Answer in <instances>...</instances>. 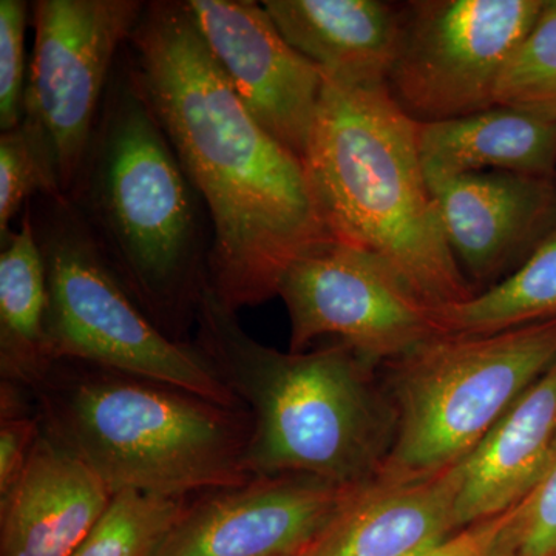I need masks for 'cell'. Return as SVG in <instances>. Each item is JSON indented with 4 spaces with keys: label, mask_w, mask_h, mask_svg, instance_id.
Masks as SVG:
<instances>
[{
    "label": "cell",
    "mask_w": 556,
    "mask_h": 556,
    "mask_svg": "<svg viewBox=\"0 0 556 556\" xmlns=\"http://www.w3.org/2000/svg\"><path fill=\"white\" fill-rule=\"evenodd\" d=\"M356 486L273 475L203 493L189 501L153 556L303 554Z\"/></svg>",
    "instance_id": "8fae6325"
},
{
    "label": "cell",
    "mask_w": 556,
    "mask_h": 556,
    "mask_svg": "<svg viewBox=\"0 0 556 556\" xmlns=\"http://www.w3.org/2000/svg\"><path fill=\"white\" fill-rule=\"evenodd\" d=\"M522 503L496 517L475 522L420 556H519Z\"/></svg>",
    "instance_id": "d4e9b609"
},
{
    "label": "cell",
    "mask_w": 556,
    "mask_h": 556,
    "mask_svg": "<svg viewBox=\"0 0 556 556\" xmlns=\"http://www.w3.org/2000/svg\"><path fill=\"white\" fill-rule=\"evenodd\" d=\"M546 0H413L402 3L387 89L416 123L496 105L504 70Z\"/></svg>",
    "instance_id": "ba28073f"
},
{
    "label": "cell",
    "mask_w": 556,
    "mask_h": 556,
    "mask_svg": "<svg viewBox=\"0 0 556 556\" xmlns=\"http://www.w3.org/2000/svg\"><path fill=\"white\" fill-rule=\"evenodd\" d=\"M496 104L556 121V0H546L532 31L508 62Z\"/></svg>",
    "instance_id": "603a6c76"
},
{
    "label": "cell",
    "mask_w": 556,
    "mask_h": 556,
    "mask_svg": "<svg viewBox=\"0 0 556 556\" xmlns=\"http://www.w3.org/2000/svg\"><path fill=\"white\" fill-rule=\"evenodd\" d=\"M463 463L428 477L358 484L302 556H420L463 530Z\"/></svg>",
    "instance_id": "5bb4252c"
},
{
    "label": "cell",
    "mask_w": 556,
    "mask_h": 556,
    "mask_svg": "<svg viewBox=\"0 0 556 556\" xmlns=\"http://www.w3.org/2000/svg\"><path fill=\"white\" fill-rule=\"evenodd\" d=\"M277 298L288 311L292 353L328 336L383 365L442 334L434 309L413 294L396 270L342 240L292 263Z\"/></svg>",
    "instance_id": "30bf717a"
},
{
    "label": "cell",
    "mask_w": 556,
    "mask_h": 556,
    "mask_svg": "<svg viewBox=\"0 0 556 556\" xmlns=\"http://www.w3.org/2000/svg\"><path fill=\"white\" fill-rule=\"evenodd\" d=\"M31 21V3L0 0V130L21 124L25 116V30Z\"/></svg>",
    "instance_id": "cb8c5ba5"
},
{
    "label": "cell",
    "mask_w": 556,
    "mask_h": 556,
    "mask_svg": "<svg viewBox=\"0 0 556 556\" xmlns=\"http://www.w3.org/2000/svg\"><path fill=\"white\" fill-rule=\"evenodd\" d=\"M126 54L211 215L208 288L236 313L277 298L292 263L338 240L305 164L251 115L185 0L146 3Z\"/></svg>",
    "instance_id": "6da1fadb"
},
{
    "label": "cell",
    "mask_w": 556,
    "mask_h": 556,
    "mask_svg": "<svg viewBox=\"0 0 556 556\" xmlns=\"http://www.w3.org/2000/svg\"><path fill=\"white\" fill-rule=\"evenodd\" d=\"M25 207L46 270V331L54 362H84L243 408L193 340L170 339L139 308L75 201L54 193Z\"/></svg>",
    "instance_id": "52a82bcc"
},
{
    "label": "cell",
    "mask_w": 556,
    "mask_h": 556,
    "mask_svg": "<svg viewBox=\"0 0 556 556\" xmlns=\"http://www.w3.org/2000/svg\"><path fill=\"white\" fill-rule=\"evenodd\" d=\"M68 197L139 308L170 339L192 342L189 332L211 280L214 226L126 47Z\"/></svg>",
    "instance_id": "7a4b0ae2"
},
{
    "label": "cell",
    "mask_w": 556,
    "mask_h": 556,
    "mask_svg": "<svg viewBox=\"0 0 556 556\" xmlns=\"http://www.w3.org/2000/svg\"><path fill=\"white\" fill-rule=\"evenodd\" d=\"M212 58L251 115L305 159L327 76L292 49L263 3L185 0Z\"/></svg>",
    "instance_id": "7c38bea8"
},
{
    "label": "cell",
    "mask_w": 556,
    "mask_h": 556,
    "mask_svg": "<svg viewBox=\"0 0 556 556\" xmlns=\"http://www.w3.org/2000/svg\"><path fill=\"white\" fill-rule=\"evenodd\" d=\"M417 126L387 84L327 76L303 164L332 236L378 255L416 298L442 309L477 292L445 239Z\"/></svg>",
    "instance_id": "277c9868"
},
{
    "label": "cell",
    "mask_w": 556,
    "mask_h": 556,
    "mask_svg": "<svg viewBox=\"0 0 556 556\" xmlns=\"http://www.w3.org/2000/svg\"><path fill=\"white\" fill-rule=\"evenodd\" d=\"M519 556H556V453L535 490L522 501Z\"/></svg>",
    "instance_id": "484cf974"
},
{
    "label": "cell",
    "mask_w": 556,
    "mask_h": 556,
    "mask_svg": "<svg viewBox=\"0 0 556 556\" xmlns=\"http://www.w3.org/2000/svg\"><path fill=\"white\" fill-rule=\"evenodd\" d=\"M62 193L49 139L27 118L0 135V240L38 195Z\"/></svg>",
    "instance_id": "7402d4cb"
},
{
    "label": "cell",
    "mask_w": 556,
    "mask_h": 556,
    "mask_svg": "<svg viewBox=\"0 0 556 556\" xmlns=\"http://www.w3.org/2000/svg\"><path fill=\"white\" fill-rule=\"evenodd\" d=\"M193 331L251 419L249 477L306 475L358 485L379 473L394 434L382 365L338 340L302 353L263 345L211 288Z\"/></svg>",
    "instance_id": "3957f363"
},
{
    "label": "cell",
    "mask_w": 556,
    "mask_h": 556,
    "mask_svg": "<svg viewBox=\"0 0 556 556\" xmlns=\"http://www.w3.org/2000/svg\"><path fill=\"white\" fill-rule=\"evenodd\" d=\"M46 270L30 214L0 240V378L30 390L54 362L46 331Z\"/></svg>",
    "instance_id": "d6986e66"
},
{
    "label": "cell",
    "mask_w": 556,
    "mask_h": 556,
    "mask_svg": "<svg viewBox=\"0 0 556 556\" xmlns=\"http://www.w3.org/2000/svg\"><path fill=\"white\" fill-rule=\"evenodd\" d=\"M115 493L42 427L20 482L0 501V556H72Z\"/></svg>",
    "instance_id": "9a60e30c"
},
{
    "label": "cell",
    "mask_w": 556,
    "mask_h": 556,
    "mask_svg": "<svg viewBox=\"0 0 556 556\" xmlns=\"http://www.w3.org/2000/svg\"><path fill=\"white\" fill-rule=\"evenodd\" d=\"M447 334H493L556 318V225L510 276L473 298L434 309Z\"/></svg>",
    "instance_id": "ffe728a7"
},
{
    "label": "cell",
    "mask_w": 556,
    "mask_h": 556,
    "mask_svg": "<svg viewBox=\"0 0 556 556\" xmlns=\"http://www.w3.org/2000/svg\"><path fill=\"white\" fill-rule=\"evenodd\" d=\"M420 160L426 177L471 172H511L556 178V121L511 105L460 118L419 123Z\"/></svg>",
    "instance_id": "ac0fdd59"
},
{
    "label": "cell",
    "mask_w": 556,
    "mask_h": 556,
    "mask_svg": "<svg viewBox=\"0 0 556 556\" xmlns=\"http://www.w3.org/2000/svg\"><path fill=\"white\" fill-rule=\"evenodd\" d=\"M141 0H36L25 116L49 139L62 193L78 185L113 70Z\"/></svg>",
    "instance_id": "9c48e42d"
},
{
    "label": "cell",
    "mask_w": 556,
    "mask_h": 556,
    "mask_svg": "<svg viewBox=\"0 0 556 556\" xmlns=\"http://www.w3.org/2000/svg\"><path fill=\"white\" fill-rule=\"evenodd\" d=\"M190 497L115 493L90 535L72 556H153Z\"/></svg>",
    "instance_id": "44dd1931"
},
{
    "label": "cell",
    "mask_w": 556,
    "mask_h": 556,
    "mask_svg": "<svg viewBox=\"0 0 556 556\" xmlns=\"http://www.w3.org/2000/svg\"><path fill=\"white\" fill-rule=\"evenodd\" d=\"M556 361V318L493 334H442L387 362L394 434L379 477H428L463 463Z\"/></svg>",
    "instance_id": "8992f818"
},
{
    "label": "cell",
    "mask_w": 556,
    "mask_h": 556,
    "mask_svg": "<svg viewBox=\"0 0 556 556\" xmlns=\"http://www.w3.org/2000/svg\"><path fill=\"white\" fill-rule=\"evenodd\" d=\"M289 46L328 78L387 84L401 35L402 3L382 0H265Z\"/></svg>",
    "instance_id": "e0dca14e"
},
{
    "label": "cell",
    "mask_w": 556,
    "mask_h": 556,
    "mask_svg": "<svg viewBox=\"0 0 556 556\" xmlns=\"http://www.w3.org/2000/svg\"><path fill=\"white\" fill-rule=\"evenodd\" d=\"M31 394L43 430L113 493L190 497L251 479L244 408L75 361H58Z\"/></svg>",
    "instance_id": "5b68a950"
},
{
    "label": "cell",
    "mask_w": 556,
    "mask_h": 556,
    "mask_svg": "<svg viewBox=\"0 0 556 556\" xmlns=\"http://www.w3.org/2000/svg\"><path fill=\"white\" fill-rule=\"evenodd\" d=\"M556 453V361L463 460V529L496 517L535 490Z\"/></svg>",
    "instance_id": "2e32d148"
},
{
    "label": "cell",
    "mask_w": 556,
    "mask_h": 556,
    "mask_svg": "<svg viewBox=\"0 0 556 556\" xmlns=\"http://www.w3.org/2000/svg\"><path fill=\"white\" fill-rule=\"evenodd\" d=\"M442 229L475 292L500 283L556 225V178L511 172L427 177Z\"/></svg>",
    "instance_id": "4fadbf2b"
},
{
    "label": "cell",
    "mask_w": 556,
    "mask_h": 556,
    "mask_svg": "<svg viewBox=\"0 0 556 556\" xmlns=\"http://www.w3.org/2000/svg\"><path fill=\"white\" fill-rule=\"evenodd\" d=\"M295 556H302V554H300V555H295Z\"/></svg>",
    "instance_id": "4316f807"
}]
</instances>
